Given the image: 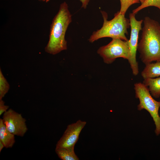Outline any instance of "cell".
<instances>
[{
    "mask_svg": "<svg viewBox=\"0 0 160 160\" xmlns=\"http://www.w3.org/2000/svg\"><path fill=\"white\" fill-rule=\"evenodd\" d=\"M86 124V122L79 120L75 123L68 125L57 143L55 148L74 147L81 132Z\"/></svg>",
    "mask_w": 160,
    "mask_h": 160,
    "instance_id": "obj_8",
    "label": "cell"
},
{
    "mask_svg": "<svg viewBox=\"0 0 160 160\" xmlns=\"http://www.w3.org/2000/svg\"><path fill=\"white\" fill-rule=\"evenodd\" d=\"M9 106L5 105L4 102L2 99L0 100V116L7 111Z\"/></svg>",
    "mask_w": 160,
    "mask_h": 160,
    "instance_id": "obj_16",
    "label": "cell"
},
{
    "mask_svg": "<svg viewBox=\"0 0 160 160\" xmlns=\"http://www.w3.org/2000/svg\"><path fill=\"white\" fill-rule=\"evenodd\" d=\"M39 1H45L46 2H47L49 1L50 0H39Z\"/></svg>",
    "mask_w": 160,
    "mask_h": 160,
    "instance_id": "obj_20",
    "label": "cell"
},
{
    "mask_svg": "<svg viewBox=\"0 0 160 160\" xmlns=\"http://www.w3.org/2000/svg\"><path fill=\"white\" fill-rule=\"evenodd\" d=\"M2 119L7 129L15 135L22 137L28 130L25 119L12 109L3 113Z\"/></svg>",
    "mask_w": 160,
    "mask_h": 160,
    "instance_id": "obj_7",
    "label": "cell"
},
{
    "mask_svg": "<svg viewBox=\"0 0 160 160\" xmlns=\"http://www.w3.org/2000/svg\"><path fill=\"white\" fill-rule=\"evenodd\" d=\"M135 97L139 100L137 109L140 111H147L152 118L155 125V132L158 136L160 135V116L159 110L160 101L155 100L151 95L148 87L143 83H136L134 85Z\"/></svg>",
    "mask_w": 160,
    "mask_h": 160,
    "instance_id": "obj_4",
    "label": "cell"
},
{
    "mask_svg": "<svg viewBox=\"0 0 160 160\" xmlns=\"http://www.w3.org/2000/svg\"><path fill=\"white\" fill-rule=\"evenodd\" d=\"M71 21L72 15L67 4L64 2L61 4L51 25L49 39L45 48L46 52L54 55L67 49V42L65 36Z\"/></svg>",
    "mask_w": 160,
    "mask_h": 160,
    "instance_id": "obj_2",
    "label": "cell"
},
{
    "mask_svg": "<svg viewBox=\"0 0 160 160\" xmlns=\"http://www.w3.org/2000/svg\"><path fill=\"white\" fill-rule=\"evenodd\" d=\"M143 83L148 87L153 97H160V77L144 79Z\"/></svg>",
    "mask_w": 160,
    "mask_h": 160,
    "instance_id": "obj_11",
    "label": "cell"
},
{
    "mask_svg": "<svg viewBox=\"0 0 160 160\" xmlns=\"http://www.w3.org/2000/svg\"><path fill=\"white\" fill-rule=\"evenodd\" d=\"M141 75L143 79L154 78L160 76V61L145 64V67L141 72Z\"/></svg>",
    "mask_w": 160,
    "mask_h": 160,
    "instance_id": "obj_10",
    "label": "cell"
},
{
    "mask_svg": "<svg viewBox=\"0 0 160 160\" xmlns=\"http://www.w3.org/2000/svg\"><path fill=\"white\" fill-rule=\"evenodd\" d=\"M143 22L137 50L141 61L145 65L160 61V24L148 17H145Z\"/></svg>",
    "mask_w": 160,
    "mask_h": 160,
    "instance_id": "obj_1",
    "label": "cell"
},
{
    "mask_svg": "<svg viewBox=\"0 0 160 160\" xmlns=\"http://www.w3.org/2000/svg\"><path fill=\"white\" fill-rule=\"evenodd\" d=\"M151 6L156 7L160 10V0H146L140 6L133 9L132 13L136 15L141 9Z\"/></svg>",
    "mask_w": 160,
    "mask_h": 160,
    "instance_id": "obj_13",
    "label": "cell"
},
{
    "mask_svg": "<svg viewBox=\"0 0 160 160\" xmlns=\"http://www.w3.org/2000/svg\"><path fill=\"white\" fill-rule=\"evenodd\" d=\"M97 53L103 58L104 62L107 64L112 63L119 57L128 60L130 56L128 40L112 39L108 44L100 47Z\"/></svg>",
    "mask_w": 160,
    "mask_h": 160,
    "instance_id": "obj_5",
    "label": "cell"
},
{
    "mask_svg": "<svg viewBox=\"0 0 160 160\" xmlns=\"http://www.w3.org/2000/svg\"><path fill=\"white\" fill-rule=\"evenodd\" d=\"M121 8L119 12L124 15L129 8L132 5L140 2L139 0H120Z\"/></svg>",
    "mask_w": 160,
    "mask_h": 160,
    "instance_id": "obj_15",
    "label": "cell"
},
{
    "mask_svg": "<svg viewBox=\"0 0 160 160\" xmlns=\"http://www.w3.org/2000/svg\"><path fill=\"white\" fill-rule=\"evenodd\" d=\"M9 85L0 69V100H2L8 92Z\"/></svg>",
    "mask_w": 160,
    "mask_h": 160,
    "instance_id": "obj_14",
    "label": "cell"
},
{
    "mask_svg": "<svg viewBox=\"0 0 160 160\" xmlns=\"http://www.w3.org/2000/svg\"><path fill=\"white\" fill-rule=\"evenodd\" d=\"M15 135L10 132L4 123L2 119H0V141L6 148H11L15 143Z\"/></svg>",
    "mask_w": 160,
    "mask_h": 160,
    "instance_id": "obj_9",
    "label": "cell"
},
{
    "mask_svg": "<svg viewBox=\"0 0 160 160\" xmlns=\"http://www.w3.org/2000/svg\"><path fill=\"white\" fill-rule=\"evenodd\" d=\"M5 147V146L1 141H0V152H1L3 149Z\"/></svg>",
    "mask_w": 160,
    "mask_h": 160,
    "instance_id": "obj_18",
    "label": "cell"
},
{
    "mask_svg": "<svg viewBox=\"0 0 160 160\" xmlns=\"http://www.w3.org/2000/svg\"><path fill=\"white\" fill-rule=\"evenodd\" d=\"M55 151L58 157L63 160H79L75 154L74 147L55 148Z\"/></svg>",
    "mask_w": 160,
    "mask_h": 160,
    "instance_id": "obj_12",
    "label": "cell"
},
{
    "mask_svg": "<svg viewBox=\"0 0 160 160\" xmlns=\"http://www.w3.org/2000/svg\"><path fill=\"white\" fill-rule=\"evenodd\" d=\"M82 4L81 7L86 9L89 1L90 0H79Z\"/></svg>",
    "mask_w": 160,
    "mask_h": 160,
    "instance_id": "obj_17",
    "label": "cell"
},
{
    "mask_svg": "<svg viewBox=\"0 0 160 160\" xmlns=\"http://www.w3.org/2000/svg\"><path fill=\"white\" fill-rule=\"evenodd\" d=\"M135 15L132 13H130L129 16L131 33L130 39L128 40L130 52L129 58L128 61L132 74L136 76L139 73L138 63L136 58L138 34L140 31L142 29V24L143 20H137Z\"/></svg>",
    "mask_w": 160,
    "mask_h": 160,
    "instance_id": "obj_6",
    "label": "cell"
},
{
    "mask_svg": "<svg viewBox=\"0 0 160 160\" xmlns=\"http://www.w3.org/2000/svg\"><path fill=\"white\" fill-rule=\"evenodd\" d=\"M101 12L103 20V26L100 29L93 32L89 39V41L93 43L105 37L128 41L126 35L128 34L127 29L130 27L129 20L119 11L115 13L112 19L108 20L107 13L102 11Z\"/></svg>",
    "mask_w": 160,
    "mask_h": 160,
    "instance_id": "obj_3",
    "label": "cell"
},
{
    "mask_svg": "<svg viewBox=\"0 0 160 160\" xmlns=\"http://www.w3.org/2000/svg\"><path fill=\"white\" fill-rule=\"evenodd\" d=\"M141 4L143 3L146 0H139Z\"/></svg>",
    "mask_w": 160,
    "mask_h": 160,
    "instance_id": "obj_19",
    "label": "cell"
}]
</instances>
